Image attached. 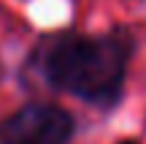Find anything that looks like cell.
<instances>
[{
    "mask_svg": "<svg viewBox=\"0 0 146 144\" xmlns=\"http://www.w3.org/2000/svg\"><path fill=\"white\" fill-rule=\"evenodd\" d=\"M73 117L54 103H27L0 123V144H68Z\"/></svg>",
    "mask_w": 146,
    "mask_h": 144,
    "instance_id": "cell-2",
    "label": "cell"
},
{
    "mask_svg": "<svg viewBox=\"0 0 146 144\" xmlns=\"http://www.w3.org/2000/svg\"><path fill=\"white\" fill-rule=\"evenodd\" d=\"M119 144H138V141H133V139H125V141H119Z\"/></svg>",
    "mask_w": 146,
    "mask_h": 144,
    "instance_id": "cell-3",
    "label": "cell"
},
{
    "mask_svg": "<svg viewBox=\"0 0 146 144\" xmlns=\"http://www.w3.org/2000/svg\"><path fill=\"white\" fill-rule=\"evenodd\" d=\"M135 54L130 27H111L108 33H65L41 49V74L54 90L76 95L100 109L119 103L127 79V65Z\"/></svg>",
    "mask_w": 146,
    "mask_h": 144,
    "instance_id": "cell-1",
    "label": "cell"
}]
</instances>
